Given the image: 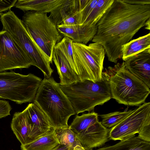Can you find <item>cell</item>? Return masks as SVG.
<instances>
[{
	"label": "cell",
	"instance_id": "cell-8",
	"mask_svg": "<svg viewBox=\"0 0 150 150\" xmlns=\"http://www.w3.org/2000/svg\"><path fill=\"white\" fill-rule=\"evenodd\" d=\"M3 30L7 31L25 51L31 61L38 63L45 57L42 50L32 39L21 20L12 11L0 15Z\"/></svg>",
	"mask_w": 150,
	"mask_h": 150
},
{
	"label": "cell",
	"instance_id": "cell-12",
	"mask_svg": "<svg viewBox=\"0 0 150 150\" xmlns=\"http://www.w3.org/2000/svg\"><path fill=\"white\" fill-rule=\"evenodd\" d=\"M24 110L31 127L29 143L54 129L46 115L34 103H29Z\"/></svg>",
	"mask_w": 150,
	"mask_h": 150
},
{
	"label": "cell",
	"instance_id": "cell-24",
	"mask_svg": "<svg viewBox=\"0 0 150 150\" xmlns=\"http://www.w3.org/2000/svg\"><path fill=\"white\" fill-rule=\"evenodd\" d=\"M56 136L61 144L70 149L73 150L76 145H81L69 126L56 130Z\"/></svg>",
	"mask_w": 150,
	"mask_h": 150
},
{
	"label": "cell",
	"instance_id": "cell-28",
	"mask_svg": "<svg viewBox=\"0 0 150 150\" xmlns=\"http://www.w3.org/2000/svg\"><path fill=\"white\" fill-rule=\"evenodd\" d=\"M12 109L8 101L0 100V119L10 115Z\"/></svg>",
	"mask_w": 150,
	"mask_h": 150
},
{
	"label": "cell",
	"instance_id": "cell-31",
	"mask_svg": "<svg viewBox=\"0 0 150 150\" xmlns=\"http://www.w3.org/2000/svg\"><path fill=\"white\" fill-rule=\"evenodd\" d=\"M54 150H73L69 149L67 146L60 144L57 148Z\"/></svg>",
	"mask_w": 150,
	"mask_h": 150
},
{
	"label": "cell",
	"instance_id": "cell-15",
	"mask_svg": "<svg viewBox=\"0 0 150 150\" xmlns=\"http://www.w3.org/2000/svg\"><path fill=\"white\" fill-rule=\"evenodd\" d=\"M52 60L59 75L60 85H69L79 81L78 76L59 50L54 48Z\"/></svg>",
	"mask_w": 150,
	"mask_h": 150
},
{
	"label": "cell",
	"instance_id": "cell-19",
	"mask_svg": "<svg viewBox=\"0 0 150 150\" xmlns=\"http://www.w3.org/2000/svg\"><path fill=\"white\" fill-rule=\"evenodd\" d=\"M150 49V33L131 40L123 45L122 49V59L124 61L146 49Z\"/></svg>",
	"mask_w": 150,
	"mask_h": 150
},
{
	"label": "cell",
	"instance_id": "cell-11",
	"mask_svg": "<svg viewBox=\"0 0 150 150\" xmlns=\"http://www.w3.org/2000/svg\"><path fill=\"white\" fill-rule=\"evenodd\" d=\"M150 118V103H144L134 109L122 121L110 128V139L120 141L135 136L139 132L143 125Z\"/></svg>",
	"mask_w": 150,
	"mask_h": 150
},
{
	"label": "cell",
	"instance_id": "cell-20",
	"mask_svg": "<svg viewBox=\"0 0 150 150\" xmlns=\"http://www.w3.org/2000/svg\"><path fill=\"white\" fill-rule=\"evenodd\" d=\"M79 7V0H66L65 2L50 12L49 16L57 26L77 12Z\"/></svg>",
	"mask_w": 150,
	"mask_h": 150
},
{
	"label": "cell",
	"instance_id": "cell-21",
	"mask_svg": "<svg viewBox=\"0 0 150 150\" xmlns=\"http://www.w3.org/2000/svg\"><path fill=\"white\" fill-rule=\"evenodd\" d=\"M60 34L67 37L73 42L81 43L86 45L93 38L79 25H66L61 24L57 25Z\"/></svg>",
	"mask_w": 150,
	"mask_h": 150
},
{
	"label": "cell",
	"instance_id": "cell-6",
	"mask_svg": "<svg viewBox=\"0 0 150 150\" xmlns=\"http://www.w3.org/2000/svg\"><path fill=\"white\" fill-rule=\"evenodd\" d=\"M72 50L75 72L79 81L87 79L95 82L100 81L102 78L106 54L103 46L97 42L88 45L73 42Z\"/></svg>",
	"mask_w": 150,
	"mask_h": 150
},
{
	"label": "cell",
	"instance_id": "cell-9",
	"mask_svg": "<svg viewBox=\"0 0 150 150\" xmlns=\"http://www.w3.org/2000/svg\"><path fill=\"white\" fill-rule=\"evenodd\" d=\"M33 65L28 56L6 31H0V72Z\"/></svg>",
	"mask_w": 150,
	"mask_h": 150
},
{
	"label": "cell",
	"instance_id": "cell-13",
	"mask_svg": "<svg viewBox=\"0 0 150 150\" xmlns=\"http://www.w3.org/2000/svg\"><path fill=\"white\" fill-rule=\"evenodd\" d=\"M110 130L98 121L75 135L83 147L87 150H92L102 146L108 141Z\"/></svg>",
	"mask_w": 150,
	"mask_h": 150
},
{
	"label": "cell",
	"instance_id": "cell-30",
	"mask_svg": "<svg viewBox=\"0 0 150 150\" xmlns=\"http://www.w3.org/2000/svg\"><path fill=\"white\" fill-rule=\"evenodd\" d=\"M123 1L128 4L139 5H150V0H123Z\"/></svg>",
	"mask_w": 150,
	"mask_h": 150
},
{
	"label": "cell",
	"instance_id": "cell-25",
	"mask_svg": "<svg viewBox=\"0 0 150 150\" xmlns=\"http://www.w3.org/2000/svg\"><path fill=\"white\" fill-rule=\"evenodd\" d=\"M134 110H130L123 112L116 111L99 116L102 119L101 124L106 128H111L122 121Z\"/></svg>",
	"mask_w": 150,
	"mask_h": 150
},
{
	"label": "cell",
	"instance_id": "cell-14",
	"mask_svg": "<svg viewBox=\"0 0 150 150\" xmlns=\"http://www.w3.org/2000/svg\"><path fill=\"white\" fill-rule=\"evenodd\" d=\"M126 68L150 88V49H146L124 61Z\"/></svg>",
	"mask_w": 150,
	"mask_h": 150
},
{
	"label": "cell",
	"instance_id": "cell-16",
	"mask_svg": "<svg viewBox=\"0 0 150 150\" xmlns=\"http://www.w3.org/2000/svg\"><path fill=\"white\" fill-rule=\"evenodd\" d=\"M66 0H17L14 7L25 12L30 11L50 13Z\"/></svg>",
	"mask_w": 150,
	"mask_h": 150
},
{
	"label": "cell",
	"instance_id": "cell-17",
	"mask_svg": "<svg viewBox=\"0 0 150 150\" xmlns=\"http://www.w3.org/2000/svg\"><path fill=\"white\" fill-rule=\"evenodd\" d=\"M11 127L21 145H24L29 143L31 127L24 110L14 114Z\"/></svg>",
	"mask_w": 150,
	"mask_h": 150
},
{
	"label": "cell",
	"instance_id": "cell-2",
	"mask_svg": "<svg viewBox=\"0 0 150 150\" xmlns=\"http://www.w3.org/2000/svg\"><path fill=\"white\" fill-rule=\"evenodd\" d=\"M102 75L108 83L112 98L119 103L138 106L145 103L150 94L149 88L126 68L124 61L105 68Z\"/></svg>",
	"mask_w": 150,
	"mask_h": 150
},
{
	"label": "cell",
	"instance_id": "cell-23",
	"mask_svg": "<svg viewBox=\"0 0 150 150\" xmlns=\"http://www.w3.org/2000/svg\"><path fill=\"white\" fill-rule=\"evenodd\" d=\"M98 115L94 112L84 114L80 116L76 115L73 120L69 128L75 134L85 130L98 121Z\"/></svg>",
	"mask_w": 150,
	"mask_h": 150
},
{
	"label": "cell",
	"instance_id": "cell-18",
	"mask_svg": "<svg viewBox=\"0 0 150 150\" xmlns=\"http://www.w3.org/2000/svg\"><path fill=\"white\" fill-rule=\"evenodd\" d=\"M60 144L56 136V130L52 129L46 135L24 145L21 150H54Z\"/></svg>",
	"mask_w": 150,
	"mask_h": 150
},
{
	"label": "cell",
	"instance_id": "cell-27",
	"mask_svg": "<svg viewBox=\"0 0 150 150\" xmlns=\"http://www.w3.org/2000/svg\"><path fill=\"white\" fill-rule=\"evenodd\" d=\"M137 137L140 139L150 142V118L147 120L142 126Z\"/></svg>",
	"mask_w": 150,
	"mask_h": 150
},
{
	"label": "cell",
	"instance_id": "cell-26",
	"mask_svg": "<svg viewBox=\"0 0 150 150\" xmlns=\"http://www.w3.org/2000/svg\"><path fill=\"white\" fill-rule=\"evenodd\" d=\"M73 42V41L71 39L64 37L57 44L54 48L59 50L62 53L75 72V66L72 50Z\"/></svg>",
	"mask_w": 150,
	"mask_h": 150
},
{
	"label": "cell",
	"instance_id": "cell-32",
	"mask_svg": "<svg viewBox=\"0 0 150 150\" xmlns=\"http://www.w3.org/2000/svg\"><path fill=\"white\" fill-rule=\"evenodd\" d=\"M73 150H87L83 147L81 145H77L74 148Z\"/></svg>",
	"mask_w": 150,
	"mask_h": 150
},
{
	"label": "cell",
	"instance_id": "cell-4",
	"mask_svg": "<svg viewBox=\"0 0 150 150\" xmlns=\"http://www.w3.org/2000/svg\"><path fill=\"white\" fill-rule=\"evenodd\" d=\"M100 81H79L67 85H60L71 103L75 114L93 111L96 105H102L112 98L110 87L102 76Z\"/></svg>",
	"mask_w": 150,
	"mask_h": 150
},
{
	"label": "cell",
	"instance_id": "cell-1",
	"mask_svg": "<svg viewBox=\"0 0 150 150\" xmlns=\"http://www.w3.org/2000/svg\"><path fill=\"white\" fill-rule=\"evenodd\" d=\"M150 19V5L132 4L114 0L97 24L92 41L104 47L109 61L117 63L122 57L123 45L145 26Z\"/></svg>",
	"mask_w": 150,
	"mask_h": 150
},
{
	"label": "cell",
	"instance_id": "cell-7",
	"mask_svg": "<svg viewBox=\"0 0 150 150\" xmlns=\"http://www.w3.org/2000/svg\"><path fill=\"white\" fill-rule=\"evenodd\" d=\"M42 81L32 74L23 75L13 71L0 72V98L21 104L33 101Z\"/></svg>",
	"mask_w": 150,
	"mask_h": 150
},
{
	"label": "cell",
	"instance_id": "cell-29",
	"mask_svg": "<svg viewBox=\"0 0 150 150\" xmlns=\"http://www.w3.org/2000/svg\"><path fill=\"white\" fill-rule=\"evenodd\" d=\"M17 0H0V15L3 12L9 11L14 6Z\"/></svg>",
	"mask_w": 150,
	"mask_h": 150
},
{
	"label": "cell",
	"instance_id": "cell-22",
	"mask_svg": "<svg viewBox=\"0 0 150 150\" xmlns=\"http://www.w3.org/2000/svg\"><path fill=\"white\" fill-rule=\"evenodd\" d=\"M96 150H150V142L143 141L135 135L121 140L114 145Z\"/></svg>",
	"mask_w": 150,
	"mask_h": 150
},
{
	"label": "cell",
	"instance_id": "cell-3",
	"mask_svg": "<svg viewBox=\"0 0 150 150\" xmlns=\"http://www.w3.org/2000/svg\"><path fill=\"white\" fill-rule=\"evenodd\" d=\"M33 102L46 115L56 130L68 127L69 118L75 114L60 85L52 77L42 80Z\"/></svg>",
	"mask_w": 150,
	"mask_h": 150
},
{
	"label": "cell",
	"instance_id": "cell-33",
	"mask_svg": "<svg viewBox=\"0 0 150 150\" xmlns=\"http://www.w3.org/2000/svg\"><path fill=\"white\" fill-rule=\"evenodd\" d=\"M145 28L147 30H150V19H149L146 22Z\"/></svg>",
	"mask_w": 150,
	"mask_h": 150
},
{
	"label": "cell",
	"instance_id": "cell-10",
	"mask_svg": "<svg viewBox=\"0 0 150 150\" xmlns=\"http://www.w3.org/2000/svg\"><path fill=\"white\" fill-rule=\"evenodd\" d=\"M114 0H79L78 25L93 38L97 24Z\"/></svg>",
	"mask_w": 150,
	"mask_h": 150
},
{
	"label": "cell",
	"instance_id": "cell-5",
	"mask_svg": "<svg viewBox=\"0 0 150 150\" xmlns=\"http://www.w3.org/2000/svg\"><path fill=\"white\" fill-rule=\"evenodd\" d=\"M21 20L30 37L52 63L55 47L62 39L57 26L47 13L39 12H25Z\"/></svg>",
	"mask_w": 150,
	"mask_h": 150
}]
</instances>
